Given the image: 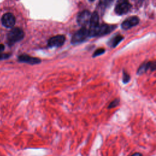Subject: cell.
Listing matches in <instances>:
<instances>
[{
	"instance_id": "cell-3",
	"label": "cell",
	"mask_w": 156,
	"mask_h": 156,
	"mask_svg": "<svg viewBox=\"0 0 156 156\" xmlns=\"http://www.w3.org/2000/svg\"><path fill=\"white\" fill-rule=\"evenodd\" d=\"M89 37L88 30L85 27H82L77 31L71 38V43L76 44L84 41Z\"/></svg>"
},
{
	"instance_id": "cell-9",
	"label": "cell",
	"mask_w": 156,
	"mask_h": 156,
	"mask_svg": "<svg viewBox=\"0 0 156 156\" xmlns=\"http://www.w3.org/2000/svg\"><path fill=\"white\" fill-rule=\"evenodd\" d=\"M18 61L20 62L27 63L30 65H35L40 63L41 60L38 58L33 57L26 54H22L18 57Z\"/></svg>"
},
{
	"instance_id": "cell-10",
	"label": "cell",
	"mask_w": 156,
	"mask_h": 156,
	"mask_svg": "<svg viewBox=\"0 0 156 156\" xmlns=\"http://www.w3.org/2000/svg\"><path fill=\"white\" fill-rule=\"evenodd\" d=\"M90 29L88 30V34L89 33L93 31L99 24V16L96 12H94L90 18Z\"/></svg>"
},
{
	"instance_id": "cell-15",
	"label": "cell",
	"mask_w": 156,
	"mask_h": 156,
	"mask_svg": "<svg viewBox=\"0 0 156 156\" xmlns=\"http://www.w3.org/2000/svg\"><path fill=\"white\" fill-rule=\"evenodd\" d=\"M104 52H105V49L104 48H99L95 51V52H94V54L93 55V57H96V56L100 55L102 54Z\"/></svg>"
},
{
	"instance_id": "cell-6",
	"label": "cell",
	"mask_w": 156,
	"mask_h": 156,
	"mask_svg": "<svg viewBox=\"0 0 156 156\" xmlns=\"http://www.w3.org/2000/svg\"><path fill=\"white\" fill-rule=\"evenodd\" d=\"M65 41V37L63 35H58L51 37L48 42V46L51 48H57L62 46Z\"/></svg>"
},
{
	"instance_id": "cell-2",
	"label": "cell",
	"mask_w": 156,
	"mask_h": 156,
	"mask_svg": "<svg viewBox=\"0 0 156 156\" xmlns=\"http://www.w3.org/2000/svg\"><path fill=\"white\" fill-rule=\"evenodd\" d=\"M115 28V26L108 25L106 24H103L99 25L93 31L89 33V37H96V36H102L109 34Z\"/></svg>"
},
{
	"instance_id": "cell-16",
	"label": "cell",
	"mask_w": 156,
	"mask_h": 156,
	"mask_svg": "<svg viewBox=\"0 0 156 156\" xmlns=\"http://www.w3.org/2000/svg\"><path fill=\"white\" fill-rule=\"evenodd\" d=\"M129 80H130V76H129V75L127 73L124 72V73H123V77H122V81H123V82H124V83H127V82L129 81Z\"/></svg>"
},
{
	"instance_id": "cell-18",
	"label": "cell",
	"mask_w": 156,
	"mask_h": 156,
	"mask_svg": "<svg viewBox=\"0 0 156 156\" xmlns=\"http://www.w3.org/2000/svg\"><path fill=\"white\" fill-rule=\"evenodd\" d=\"M130 156H142V154L140 152H135V153L132 154Z\"/></svg>"
},
{
	"instance_id": "cell-8",
	"label": "cell",
	"mask_w": 156,
	"mask_h": 156,
	"mask_svg": "<svg viewBox=\"0 0 156 156\" xmlns=\"http://www.w3.org/2000/svg\"><path fill=\"white\" fill-rule=\"evenodd\" d=\"M140 19L137 16H130L124 20L121 24V27L124 29L127 30L132 27H133L137 25L139 23Z\"/></svg>"
},
{
	"instance_id": "cell-11",
	"label": "cell",
	"mask_w": 156,
	"mask_h": 156,
	"mask_svg": "<svg viewBox=\"0 0 156 156\" xmlns=\"http://www.w3.org/2000/svg\"><path fill=\"white\" fill-rule=\"evenodd\" d=\"M151 68L152 70H154L155 68V62L154 63H151V62H147V63H144L142 64L140 68L138 69L137 74H142L144 73H145L149 68Z\"/></svg>"
},
{
	"instance_id": "cell-1",
	"label": "cell",
	"mask_w": 156,
	"mask_h": 156,
	"mask_svg": "<svg viewBox=\"0 0 156 156\" xmlns=\"http://www.w3.org/2000/svg\"><path fill=\"white\" fill-rule=\"evenodd\" d=\"M24 33L21 29L19 27L13 28L7 34V44L9 46H12L15 43L21 40L24 38Z\"/></svg>"
},
{
	"instance_id": "cell-21",
	"label": "cell",
	"mask_w": 156,
	"mask_h": 156,
	"mask_svg": "<svg viewBox=\"0 0 156 156\" xmlns=\"http://www.w3.org/2000/svg\"><path fill=\"white\" fill-rule=\"evenodd\" d=\"M89 1H93L94 0H89Z\"/></svg>"
},
{
	"instance_id": "cell-17",
	"label": "cell",
	"mask_w": 156,
	"mask_h": 156,
	"mask_svg": "<svg viewBox=\"0 0 156 156\" xmlns=\"http://www.w3.org/2000/svg\"><path fill=\"white\" fill-rule=\"evenodd\" d=\"M11 54L8 53H0V60H5L10 57Z\"/></svg>"
},
{
	"instance_id": "cell-19",
	"label": "cell",
	"mask_w": 156,
	"mask_h": 156,
	"mask_svg": "<svg viewBox=\"0 0 156 156\" xmlns=\"http://www.w3.org/2000/svg\"><path fill=\"white\" fill-rule=\"evenodd\" d=\"M4 48H5V47H4V44H0V52L3 51L4 50Z\"/></svg>"
},
{
	"instance_id": "cell-4",
	"label": "cell",
	"mask_w": 156,
	"mask_h": 156,
	"mask_svg": "<svg viewBox=\"0 0 156 156\" xmlns=\"http://www.w3.org/2000/svg\"><path fill=\"white\" fill-rule=\"evenodd\" d=\"M130 8L131 4L128 0H119L115 7V12L117 15H122L127 13Z\"/></svg>"
},
{
	"instance_id": "cell-20",
	"label": "cell",
	"mask_w": 156,
	"mask_h": 156,
	"mask_svg": "<svg viewBox=\"0 0 156 156\" xmlns=\"http://www.w3.org/2000/svg\"><path fill=\"white\" fill-rule=\"evenodd\" d=\"M135 1L136 2H142V0H135Z\"/></svg>"
},
{
	"instance_id": "cell-13",
	"label": "cell",
	"mask_w": 156,
	"mask_h": 156,
	"mask_svg": "<svg viewBox=\"0 0 156 156\" xmlns=\"http://www.w3.org/2000/svg\"><path fill=\"white\" fill-rule=\"evenodd\" d=\"M114 0H100V5L102 8H105L110 5Z\"/></svg>"
},
{
	"instance_id": "cell-5",
	"label": "cell",
	"mask_w": 156,
	"mask_h": 156,
	"mask_svg": "<svg viewBox=\"0 0 156 156\" xmlns=\"http://www.w3.org/2000/svg\"><path fill=\"white\" fill-rule=\"evenodd\" d=\"M91 16L90 12L88 10H84L79 13L77 17V23L80 26H83V27H85V26L90 23Z\"/></svg>"
},
{
	"instance_id": "cell-14",
	"label": "cell",
	"mask_w": 156,
	"mask_h": 156,
	"mask_svg": "<svg viewBox=\"0 0 156 156\" xmlns=\"http://www.w3.org/2000/svg\"><path fill=\"white\" fill-rule=\"evenodd\" d=\"M119 104V99H115L113 101H112L110 104L108 106V108H112L117 107Z\"/></svg>"
},
{
	"instance_id": "cell-12",
	"label": "cell",
	"mask_w": 156,
	"mask_h": 156,
	"mask_svg": "<svg viewBox=\"0 0 156 156\" xmlns=\"http://www.w3.org/2000/svg\"><path fill=\"white\" fill-rule=\"evenodd\" d=\"M123 39V37L120 35H116L112 38L108 42V44L110 47L115 48L116 47Z\"/></svg>"
},
{
	"instance_id": "cell-7",
	"label": "cell",
	"mask_w": 156,
	"mask_h": 156,
	"mask_svg": "<svg viewBox=\"0 0 156 156\" xmlns=\"http://www.w3.org/2000/svg\"><path fill=\"white\" fill-rule=\"evenodd\" d=\"M1 21L4 26L5 27L11 28L13 27L15 24V18L12 13H6L2 16Z\"/></svg>"
}]
</instances>
